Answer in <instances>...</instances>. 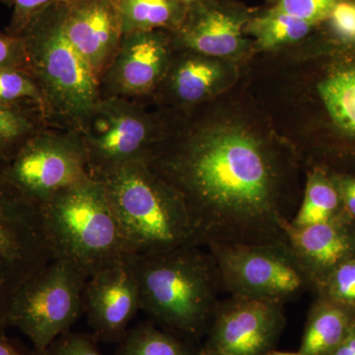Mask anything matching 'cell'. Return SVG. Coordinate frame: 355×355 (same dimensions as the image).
<instances>
[{"label": "cell", "instance_id": "cell-1", "mask_svg": "<svg viewBox=\"0 0 355 355\" xmlns=\"http://www.w3.org/2000/svg\"><path fill=\"white\" fill-rule=\"evenodd\" d=\"M149 166L184 198L196 246L287 243L293 216L284 203V173L261 140L237 128L200 135Z\"/></svg>", "mask_w": 355, "mask_h": 355}, {"label": "cell", "instance_id": "cell-2", "mask_svg": "<svg viewBox=\"0 0 355 355\" xmlns=\"http://www.w3.org/2000/svg\"><path fill=\"white\" fill-rule=\"evenodd\" d=\"M140 310L160 328L191 342L207 336L222 288L209 250L183 246L133 254Z\"/></svg>", "mask_w": 355, "mask_h": 355}, {"label": "cell", "instance_id": "cell-3", "mask_svg": "<svg viewBox=\"0 0 355 355\" xmlns=\"http://www.w3.org/2000/svg\"><path fill=\"white\" fill-rule=\"evenodd\" d=\"M99 180L132 256L196 246L184 198L147 161L121 166Z\"/></svg>", "mask_w": 355, "mask_h": 355}, {"label": "cell", "instance_id": "cell-4", "mask_svg": "<svg viewBox=\"0 0 355 355\" xmlns=\"http://www.w3.org/2000/svg\"><path fill=\"white\" fill-rule=\"evenodd\" d=\"M53 259L80 268L88 277L113 261L132 256L99 179L60 191L40 205Z\"/></svg>", "mask_w": 355, "mask_h": 355}, {"label": "cell", "instance_id": "cell-5", "mask_svg": "<svg viewBox=\"0 0 355 355\" xmlns=\"http://www.w3.org/2000/svg\"><path fill=\"white\" fill-rule=\"evenodd\" d=\"M21 37L26 69L43 95V113L55 112L81 127L101 98V85L65 34L64 3L42 13Z\"/></svg>", "mask_w": 355, "mask_h": 355}, {"label": "cell", "instance_id": "cell-6", "mask_svg": "<svg viewBox=\"0 0 355 355\" xmlns=\"http://www.w3.org/2000/svg\"><path fill=\"white\" fill-rule=\"evenodd\" d=\"M88 275L74 263L53 259L23 284L14 297L7 328L24 334L41 354L67 331L83 313Z\"/></svg>", "mask_w": 355, "mask_h": 355}, {"label": "cell", "instance_id": "cell-7", "mask_svg": "<svg viewBox=\"0 0 355 355\" xmlns=\"http://www.w3.org/2000/svg\"><path fill=\"white\" fill-rule=\"evenodd\" d=\"M7 162L0 160V330L17 292L53 260L37 203L10 181Z\"/></svg>", "mask_w": 355, "mask_h": 355}, {"label": "cell", "instance_id": "cell-8", "mask_svg": "<svg viewBox=\"0 0 355 355\" xmlns=\"http://www.w3.org/2000/svg\"><path fill=\"white\" fill-rule=\"evenodd\" d=\"M214 254L222 288L231 295L286 304L312 289L287 243L207 248Z\"/></svg>", "mask_w": 355, "mask_h": 355}, {"label": "cell", "instance_id": "cell-9", "mask_svg": "<svg viewBox=\"0 0 355 355\" xmlns=\"http://www.w3.org/2000/svg\"><path fill=\"white\" fill-rule=\"evenodd\" d=\"M80 128L89 174L95 179L121 166L147 161L155 151L153 121L123 97L100 98Z\"/></svg>", "mask_w": 355, "mask_h": 355}, {"label": "cell", "instance_id": "cell-10", "mask_svg": "<svg viewBox=\"0 0 355 355\" xmlns=\"http://www.w3.org/2000/svg\"><path fill=\"white\" fill-rule=\"evenodd\" d=\"M6 171L16 188L39 207L91 177L80 137L40 130L7 163Z\"/></svg>", "mask_w": 355, "mask_h": 355}, {"label": "cell", "instance_id": "cell-11", "mask_svg": "<svg viewBox=\"0 0 355 355\" xmlns=\"http://www.w3.org/2000/svg\"><path fill=\"white\" fill-rule=\"evenodd\" d=\"M284 304L231 295L220 301L202 355H263L275 349L286 328Z\"/></svg>", "mask_w": 355, "mask_h": 355}, {"label": "cell", "instance_id": "cell-12", "mask_svg": "<svg viewBox=\"0 0 355 355\" xmlns=\"http://www.w3.org/2000/svg\"><path fill=\"white\" fill-rule=\"evenodd\" d=\"M139 310V284L132 256L119 259L88 277L83 312L98 340L120 343Z\"/></svg>", "mask_w": 355, "mask_h": 355}, {"label": "cell", "instance_id": "cell-13", "mask_svg": "<svg viewBox=\"0 0 355 355\" xmlns=\"http://www.w3.org/2000/svg\"><path fill=\"white\" fill-rule=\"evenodd\" d=\"M62 3L65 34L101 83L123 38L118 0Z\"/></svg>", "mask_w": 355, "mask_h": 355}, {"label": "cell", "instance_id": "cell-14", "mask_svg": "<svg viewBox=\"0 0 355 355\" xmlns=\"http://www.w3.org/2000/svg\"><path fill=\"white\" fill-rule=\"evenodd\" d=\"M168 55L165 38L157 32L123 35L119 50L102 77L111 96L133 97L150 92L164 76Z\"/></svg>", "mask_w": 355, "mask_h": 355}, {"label": "cell", "instance_id": "cell-15", "mask_svg": "<svg viewBox=\"0 0 355 355\" xmlns=\"http://www.w3.org/2000/svg\"><path fill=\"white\" fill-rule=\"evenodd\" d=\"M287 244L317 291L334 270L355 257V221L347 214L333 220L286 229Z\"/></svg>", "mask_w": 355, "mask_h": 355}, {"label": "cell", "instance_id": "cell-16", "mask_svg": "<svg viewBox=\"0 0 355 355\" xmlns=\"http://www.w3.org/2000/svg\"><path fill=\"white\" fill-rule=\"evenodd\" d=\"M355 328V308L318 295L311 306L299 354L330 355Z\"/></svg>", "mask_w": 355, "mask_h": 355}, {"label": "cell", "instance_id": "cell-17", "mask_svg": "<svg viewBox=\"0 0 355 355\" xmlns=\"http://www.w3.org/2000/svg\"><path fill=\"white\" fill-rule=\"evenodd\" d=\"M243 20L219 10H209L193 18L183 30L191 50L207 57H228L241 48Z\"/></svg>", "mask_w": 355, "mask_h": 355}, {"label": "cell", "instance_id": "cell-18", "mask_svg": "<svg viewBox=\"0 0 355 355\" xmlns=\"http://www.w3.org/2000/svg\"><path fill=\"white\" fill-rule=\"evenodd\" d=\"M343 214L342 200L334 178L323 170L315 169L308 176L302 202L291 224L294 227H305L333 220Z\"/></svg>", "mask_w": 355, "mask_h": 355}, {"label": "cell", "instance_id": "cell-19", "mask_svg": "<svg viewBox=\"0 0 355 355\" xmlns=\"http://www.w3.org/2000/svg\"><path fill=\"white\" fill-rule=\"evenodd\" d=\"M114 355H202L196 343L144 322L128 329Z\"/></svg>", "mask_w": 355, "mask_h": 355}, {"label": "cell", "instance_id": "cell-20", "mask_svg": "<svg viewBox=\"0 0 355 355\" xmlns=\"http://www.w3.org/2000/svg\"><path fill=\"white\" fill-rule=\"evenodd\" d=\"M180 0H118L123 35L176 27L184 19Z\"/></svg>", "mask_w": 355, "mask_h": 355}, {"label": "cell", "instance_id": "cell-21", "mask_svg": "<svg viewBox=\"0 0 355 355\" xmlns=\"http://www.w3.org/2000/svg\"><path fill=\"white\" fill-rule=\"evenodd\" d=\"M318 91L334 123L355 137V69L331 74L319 84Z\"/></svg>", "mask_w": 355, "mask_h": 355}, {"label": "cell", "instance_id": "cell-22", "mask_svg": "<svg viewBox=\"0 0 355 355\" xmlns=\"http://www.w3.org/2000/svg\"><path fill=\"white\" fill-rule=\"evenodd\" d=\"M221 76V69L212 60L191 58L178 65L172 87L180 101L196 103L211 93Z\"/></svg>", "mask_w": 355, "mask_h": 355}, {"label": "cell", "instance_id": "cell-23", "mask_svg": "<svg viewBox=\"0 0 355 355\" xmlns=\"http://www.w3.org/2000/svg\"><path fill=\"white\" fill-rule=\"evenodd\" d=\"M35 109L39 110L0 105V160L8 163L21 146L38 132Z\"/></svg>", "mask_w": 355, "mask_h": 355}, {"label": "cell", "instance_id": "cell-24", "mask_svg": "<svg viewBox=\"0 0 355 355\" xmlns=\"http://www.w3.org/2000/svg\"><path fill=\"white\" fill-rule=\"evenodd\" d=\"M313 26L312 23L272 10L254 19L251 31L261 48L270 49L300 41L309 34Z\"/></svg>", "mask_w": 355, "mask_h": 355}, {"label": "cell", "instance_id": "cell-25", "mask_svg": "<svg viewBox=\"0 0 355 355\" xmlns=\"http://www.w3.org/2000/svg\"><path fill=\"white\" fill-rule=\"evenodd\" d=\"M0 105L35 107L43 113V95L27 69L19 67L0 69Z\"/></svg>", "mask_w": 355, "mask_h": 355}, {"label": "cell", "instance_id": "cell-26", "mask_svg": "<svg viewBox=\"0 0 355 355\" xmlns=\"http://www.w3.org/2000/svg\"><path fill=\"white\" fill-rule=\"evenodd\" d=\"M316 292L355 308V257L338 266Z\"/></svg>", "mask_w": 355, "mask_h": 355}, {"label": "cell", "instance_id": "cell-27", "mask_svg": "<svg viewBox=\"0 0 355 355\" xmlns=\"http://www.w3.org/2000/svg\"><path fill=\"white\" fill-rule=\"evenodd\" d=\"M338 0H279L273 10L317 24L328 19Z\"/></svg>", "mask_w": 355, "mask_h": 355}, {"label": "cell", "instance_id": "cell-28", "mask_svg": "<svg viewBox=\"0 0 355 355\" xmlns=\"http://www.w3.org/2000/svg\"><path fill=\"white\" fill-rule=\"evenodd\" d=\"M92 334L67 331L38 355H103Z\"/></svg>", "mask_w": 355, "mask_h": 355}, {"label": "cell", "instance_id": "cell-29", "mask_svg": "<svg viewBox=\"0 0 355 355\" xmlns=\"http://www.w3.org/2000/svg\"><path fill=\"white\" fill-rule=\"evenodd\" d=\"M62 0H13V14L7 34L21 37L33 21Z\"/></svg>", "mask_w": 355, "mask_h": 355}, {"label": "cell", "instance_id": "cell-30", "mask_svg": "<svg viewBox=\"0 0 355 355\" xmlns=\"http://www.w3.org/2000/svg\"><path fill=\"white\" fill-rule=\"evenodd\" d=\"M327 21L340 41L355 44L354 0H338Z\"/></svg>", "mask_w": 355, "mask_h": 355}, {"label": "cell", "instance_id": "cell-31", "mask_svg": "<svg viewBox=\"0 0 355 355\" xmlns=\"http://www.w3.org/2000/svg\"><path fill=\"white\" fill-rule=\"evenodd\" d=\"M4 67L27 69L22 37H14L7 33H0V69Z\"/></svg>", "mask_w": 355, "mask_h": 355}, {"label": "cell", "instance_id": "cell-32", "mask_svg": "<svg viewBox=\"0 0 355 355\" xmlns=\"http://www.w3.org/2000/svg\"><path fill=\"white\" fill-rule=\"evenodd\" d=\"M334 181L340 193L343 210L355 221V178L338 176L334 178Z\"/></svg>", "mask_w": 355, "mask_h": 355}, {"label": "cell", "instance_id": "cell-33", "mask_svg": "<svg viewBox=\"0 0 355 355\" xmlns=\"http://www.w3.org/2000/svg\"><path fill=\"white\" fill-rule=\"evenodd\" d=\"M0 355H38L33 349L15 338H9L0 330Z\"/></svg>", "mask_w": 355, "mask_h": 355}, {"label": "cell", "instance_id": "cell-34", "mask_svg": "<svg viewBox=\"0 0 355 355\" xmlns=\"http://www.w3.org/2000/svg\"><path fill=\"white\" fill-rule=\"evenodd\" d=\"M330 355H355V328L342 345Z\"/></svg>", "mask_w": 355, "mask_h": 355}, {"label": "cell", "instance_id": "cell-35", "mask_svg": "<svg viewBox=\"0 0 355 355\" xmlns=\"http://www.w3.org/2000/svg\"><path fill=\"white\" fill-rule=\"evenodd\" d=\"M263 355H303L301 354H292V352H277V350L273 349L272 352H268V354H263Z\"/></svg>", "mask_w": 355, "mask_h": 355}, {"label": "cell", "instance_id": "cell-36", "mask_svg": "<svg viewBox=\"0 0 355 355\" xmlns=\"http://www.w3.org/2000/svg\"><path fill=\"white\" fill-rule=\"evenodd\" d=\"M184 6H191V4H197L200 3V2L203 1V0H180Z\"/></svg>", "mask_w": 355, "mask_h": 355}, {"label": "cell", "instance_id": "cell-37", "mask_svg": "<svg viewBox=\"0 0 355 355\" xmlns=\"http://www.w3.org/2000/svg\"><path fill=\"white\" fill-rule=\"evenodd\" d=\"M1 3L6 4L7 6H13V0H0Z\"/></svg>", "mask_w": 355, "mask_h": 355}, {"label": "cell", "instance_id": "cell-38", "mask_svg": "<svg viewBox=\"0 0 355 355\" xmlns=\"http://www.w3.org/2000/svg\"><path fill=\"white\" fill-rule=\"evenodd\" d=\"M73 1V0H62V2Z\"/></svg>", "mask_w": 355, "mask_h": 355}]
</instances>
